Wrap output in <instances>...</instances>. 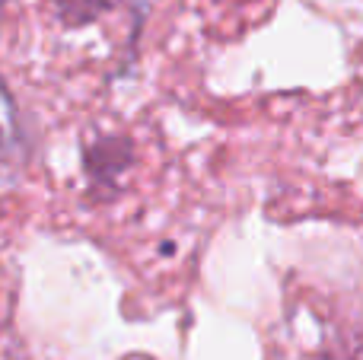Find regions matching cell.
I'll list each match as a JSON object with an SVG mask.
<instances>
[{"label":"cell","mask_w":363,"mask_h":360,"mask_svg":"<svg viewBox=\"0 0 363 360\" xmlns=\"http://www.w3.org/2000/svg\"><path fill=\"white\" fill-rule=\"evenodd\" d=\"M61 4H64V10H70V13H86V16H89V13H96L99 6H106L108 0H61Z\"/></svg>","instance_id":"6da1fadb"}]
</instances>
